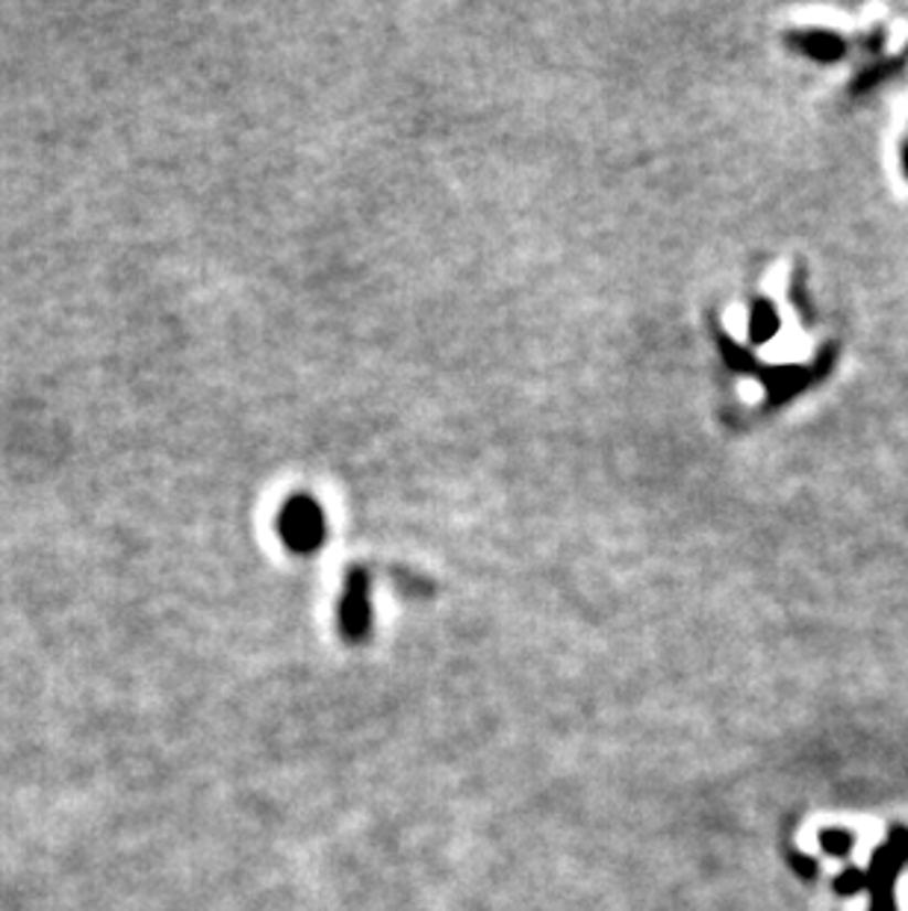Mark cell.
I'll list each match as a JSON object with an SVG mask.
<instances>
[{
  "mask_svg": "<svg viewBox=\"0 0 908 911\" xmlns=\"http://www.w3.org/2000/svg\"><path fill=\"white\" fill-rule=\"evenodd\" d=\"M908 865V829L894 826L888 840L870 856V865L864 867V891L870 893L867 911H899L897 909V879Z\"/></svg>",
  "mask_w": 908,
  "mask_h": 911,
  "instance_id": "obj_1",
  "label": "cell"
},
{
  "mask_svg": "<svg viewBox=\"0 0 908 911\" xmlns=\"http://www.w3.org/2000/svg\"><path fill=\"white\" fill-rule=\"evenodd\" d=\"M324 532H328L324 514L313 499L296 493L289 502H284L278 514V534L289 549L301 555L316 551L324 543Z\"/></svg>",
  "mask_w": 908,
  "mask_h": 911,
  "instance_id": "obj_2",
  "label": "cell"
},
{
  "mask_svg": "<svg viewBox=\"0 0 908 911\" xmlns=\"http://www.w3.org/2000/svg\"><path fill=\"white\" fill-rule=\"evenodd\" d=\"M793 42L800 45V51H805V54L820 60V63H835V60L844 56V39L835 36V33L814 30V33H805V36H793Z\"/></svg>",
  "mask_w": 908,
  "mask_h": 911,
  "instance_id": "obj_3",
  "label": "cell"
},
{
  "mask_svg": "<svg viewBox=\"0 0 908 911\" xmlns=\"http://www.w3.org/2000/svg\"><path fill=\"white\" fill-rule=\"evenodd\" d=\"M749 331H752V336H756L758 343L773 340L776 331H779V313L773 310V304H767V301L756 304L752 317H749Z\"/></svg>",
  "mask_w": 908,
  "mask_h": 911,
  "instance_id": "obj_4",
  "label": "cell"
},
{
  "mask_svg": "<svg viewBox=\"0 0 908 911\" xmlns=\"http://www.w3.org/2000/svg\"><path fill=\"white\" fill-rule=\"evenodd\" d=\"M820 847H823V853L832 858H846L850 853H853L855 847V838L853 832L846 829H826L820 832Z\"/></svg>",
  "mask_w": 908,
  "mask_h": 911,
  "instance_id": "obj_5",
  "label": "cell"
},
{
  "mask_svg": "<svg viewBox=\"0 0 908 911\" xmlns=\"http://www.w3.org/2000/svg\"><path fill=\"white\" fill-rule=\"evenodd\" d=\"M835 891L844 897L864 891V867H844L835 879Z\"/></svg>",
  "mask_w": 908,
  "mask_h": 911,
  "instance_id": "obj_6",
  "label": "cell"
},
{
  "mask_svg": "<svg viewBox=\"0 0 908 911\" xmlns=\"http://www.w3.org/2000/svg\"><path fill=\"white\" fill-rule=\"evenodd\" d=\"M793 865H797L800 876H809V879H814V874H818V861L809 856H793Z\"/></svg>",
  "mask_w": 908,
  "mask_h": 911,
  "instance_id": "obj_7",
  "label": "cell"
},
{
  "mask_svg": "<svg viewBox=\"0 0 908 911\" xmlns=\"http://www.w3.org/2000/svg\"><path fill=\"white\" fill-rule=\"evenodd\" d=\"M902 163H906V172H908V144H906V151H902Z\"/></svg>",
  "mask_w": 908,
  "mask_h": 911,
  "instance_id": "obj_8",
  "label": "cell"
}]
</instances>
